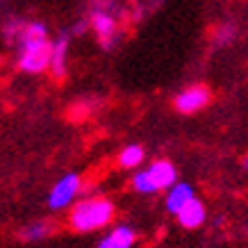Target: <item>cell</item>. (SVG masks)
Segmentation results:
<instances>
[{
    "label": "cell",
    "mask_w": 248,
    "mask_h": 248,
    "mask_svg": "<svg viewBox=\"0 0 248 248\" xmlns=\"http://www.w3.org/2000/svg\"><path fill=\"white\" fill-rule=\"evenodd\" d=\"M241 166H244V169H246V171H248V155H246V157H244V159H241Z\"/></svg>",
    "instance_id": "obj_13"
},
{
    "label": "cell",
    "mask_w": 248,
    "mask_h": 248,
    "mask_svg": "<svg viewBox=\"0 0 248 248\" xmlns=\"http://www.w3.org/2000/svg\"><path fill=\"white\" fill-rule=\"evenodd\" d=\"M196 198V191H194V187L189 185V182H175L171 189H166V196H164V207H166V212L169 214H178V212L185 207L187 203H191Z\"/></svg>",
    "instance_id": "obj_7"
},
{
    "label": "cell",
    "mask_w": 248,
    "mask_h": 248,
    "mask_svg": "<svg viewBox=\"0 0 248 248\" xmlns=\"http://www.w3.org/2000/svg\"><path fill=\"white\" fill-rule=\"evenodd\" d=\"M175 218H178V223H180L185 230H196V228H201L205 221H207L205 203L198 201V198H194L191 203H187L178 214H175Z\"/></svg>",
    "instance_id": "obj_8"
},
{
    "label": "cell",
    "mask_w": 248,
    "mask_h": 248,
    "mask_svg": "<svg viewBox=\"0 0 248 248\" xmlns=\"http://www.w3.org/2000/svg\"><path fill=\"white\" fill-rule=\"evenodd\" d=\"M143 159H146L143 146H139V143H128V146L121 148L116 162H119V166L125 169V171H137V169H141Z\"/></svg>",
    "instance_id": "obj_11"
},
{
    "label": "cell",
    "mask_w": 248,
    "mask_h": 248,
    "mask_svg": "<svg viewBox=\"0 0 248 248\" xmlns=\"http://www.w3.org/2000/svg\"><path fill=\"white\" fill-rule=\"evenodd\" d=\"M91 28L98 34V39L103 41L105 48L112 46V39L116 37V18L109 12H93L91 14Z\"/></svg>",
    "instance_id": "obj_9"
},
{
    "label": "cell",
    "mask_w": 248,
    "mask_h": 248,
    "mask_svg": "<svg viewBox=\"0 0 248 248\" xmlns=\"http://www.w3.org/2000/svg\"><path fill=\"white\" fill-rule=\"evenodd\" d=\"M66 37H62L60 41L53 44V53H50V68L55 76H64L66 71Z\"/></svg>",
    "instance_id": "obj_12"
},
{
    "label": "cell",
    "mask_w": 248,
    "mask_h": 248,
    "mask_svg": "<svg viewBox=\"0 0 248 248\" xmlns=\"http://www.w3.org/2000/svg\"><path fill=\"white\" fill-rule=\"evenodd\" d=\"M137 244V230L128 223H114L107 228L103 237L98 239L96 248H135Z\"/></svg>",
    "instance_id": "obj_6"
},
{
    "label": "cell",
    "mask_w": 248,
    "mask_h": 248,
    "mask_svg": "<svg viewBox=\"0 0 248 248\" xmlns=\"http://www.w3.org/2000/svg\"><path fill=\"white\" fill-rule=\"evenodd\" d=\"M84 180L80 173H64L48 191V210L53 212H68L82 198Z\"/></svg>",
    "instance_id": "obj_4"
},
{
    "label": "cell",
    "mask_w": 248,
    "mask_h": 248,
    "mask_svg": "<svg viewBox=\"0 0 248 248\" xmlns=\"http://www.w3.org/2000/svg\"><path fill=\"white\" fill-rule=\"evenodd\" d=\"M178 182V169L169 159H155L146 169H137L132 173V189L141 196H153L171 189Z\"/></svg>",
    "instance_id": "obj_3"
},
{
    "label": "cell",
    "mask_w": 248,
    "mask_h": 248,
    "mask_svg": "<svg viewBox=\"0 0 248 248\" xmlns=\"http://www.w3.org/2000/svg\"><path fill=\"white\" fill-rule=\"evenodd\" d=\"M18 41H21L18 68L23 73H44L46 68H50L53 44L48 41V30H46L44 23H28V25H23Z\"/></svg>",
    "instance_id": "obj_2"
},
{
    "label": "cell",
    "mask_w": 248,
    "mask_h": 248,
    "mask_svg": "<svg viewBox=\"0 0 248 248\" xmlns=\"http://www.w3.org/2000/svg\"><path fill=\"white\" fill-rule=\"evenodd\" d=\"M116 218V207L105 196H84L80 198L66 214V226L73 232L89 234L100 232L114 226Z\"/></svg>",
    "instance_id": "obj_1"
},
{
    "label": "cell",
    "mask_w": 248,
    "mask_h": 248,
    "mask_svg": "<svg viewBox=\"0 0 248 248\" xmlns=\"http://www.w3.org/2000/svg\"><path fill=\"white\" fill-rule=\"evenodd\" d=\"M212 103V89L205 87V84H191V87H185L182 91H178V96L173 98V107L178 114H198L201 109Z\"/></svg>",
    "instance_id": "obj_5"
},
{
    "label": "cell",
    "mask_w": 248,
    "mask_h": 248,
    "mask_svg": "<svg viewBox=\"0 0 248 248\" xmlns=\"http://www.w3.org/2000/svg\"><path fill=\"white\" fill-rule=\"evenodd\" d=\"M55 232V226L48 221V218H37V221H30L18 230V237L28 244H34V241H44L48 239L50 234Z\"/></svg>",
    "instance_id": "obj_10"
}]
</instances>
